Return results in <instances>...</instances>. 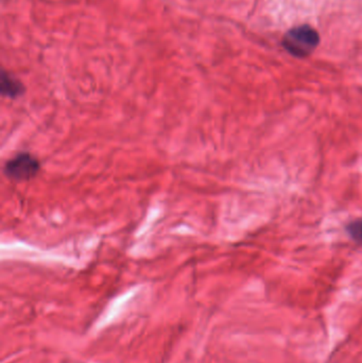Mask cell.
Here are the masks:
<instances>
[{
    "label": "cell",
    "mask_w": 362,
    "mask_h": 363,
    "mask_svg": "<svg viewBox=\"0 0 362 363\" xmlns=\"http://www.w3.org/2000/svg\"><path fill=\"white\" fill-rule=\"evenodd\" d=\"M319 43V33L307 25L294 27L282 39L285 49L297 58L308 56L318 47Z\"/></svg>",
    "instance_id": "1"
},
{
    "label": "cell",
    "mask_w": 362,
    "mask_h": 363,
    "mask_svg": "<svg viewBox=\"0 0 362 363\" xmlns=\"http://www.w3.org/2000/svg\"><path fill=\"white\" fill-rule=\"evenodd\" d=\"M41 170L39 160L28 152H20L6 162L4 173L12 181H29Z\"/></svg>",
    "instance_id": "2"
},
{
    "label": "cell",
    "mask_w": 362,
    "mask_h": 363,
    "mask_svg": "<svg viewBox=\"0 0 362 363\" xmlns=\"http://www.w3.org/2000/svg\"><path fill=\"white\" fill-rule=\"evenodd\" d=\"M0 91L1 95L8 98H18L22 96L25 91L24 85L15 77L10 72H3L1 82H0Z\"/></svg>",
    "instance_id": "3"
},
{
    "label": "cell",
    "mask_w": 362,
    "mask_h": 363,
    "mask_svg": "<svg viewBox=\"0 0 362 363\" xmlns=\"http://www.w3.org/2000/svg\"><path fill=\"white\" fill-rule=\"evenodd\" d=\"M347 231L349 237H351L356 243L362 246V219L349 223V225L347 227Z\"/></svg>",
    "instance_id": "4"
}]
</instances>
